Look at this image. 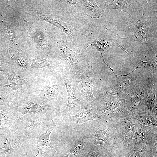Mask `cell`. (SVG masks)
<instances>
[{
	"label": "cell",
	"instance_id": "obj_20",
	"mask_svg": "<svg viewBox=\"0 0 157 157\" xmlns=\"http://www.w3.org/2000/svg\"><path fill=\"white\" fill-rule=\"evenodd\" d=\"M134 1L109 0L104 4V8L109 9H116L123 11L130 14V6Z\"/></svg>",
	"mask_w": 157,
	"mask_h": 157
},
{
	"label": "cell",
	"instance_id": "obj_17",
	"mask_svg": "<svg viewBox=\"0 0 157 157\" xmlns=\"http://www.w3.org/2000/svg\"><path fill=\"white\" fill-rule=\"evenodd\" d=\"M27 82L20 76L15 71L11 70L3 83V86H8L13 90H22L27 85Z\"/></svg>",
	"mask_w": 157,
	"mask_h": 157
},
{
	"label": "cell",
	"instance_id": "obj_13",
	"mask_svg": "<svg viewBox=\"0 0 157 157\" xmlns=\"http://www.w3.org/2000/svg\"><path fill=\"white\" fill-rule=\"evenodd\" d=\"M115 120L116 130L122 142L123 148L125 150H131L129 145L136 130V120L130 114Z\"/></svg>",
	"mask_w": 157,
	"mask_h": 157
},
{
	"label": "cell",
	"instance_id": "obj_19",
	"mask_svg": "<svg viewBox=\"0 0 157 157\" xmlns=\"http://www.w3.org/2000/svg\"><path fill=\"white\" fill-rule=\"evenodd\" d=\"M130 114L142 125L150 126H157V118L152 114L143 111L131 113Z\"/></svg>",
	"mask_w": 157,
	"mask_h": 157
},
{
	"label": "cell",
	"instance_id": "obj_1",
	"mask_svg": "<svg viewBox=\"0 0 157 157\" xmlns=\"http://www.w3.org/2000/svg\"><path fill=\"white\" fill-rule=\"evenodd\" d=\"M80 126L92 140L93 146L103 154L117 149L121 144L122 146L116 130L115 120H91Z\"/></svg>",
	"mask_w": 157,
	"mask_h": 157
},
{
	"label": "cell",
	"instance_id": "obj_6",
	"mask_svg": "<svg viewBox=\"0 0 157 157\" xmlns=\"http://www.w3.org/2000/svg\"><path fill=\"white\" fill-rule=\"evenodd\" d=\"M58 125L68 127L69 128L75 129L83 124L93 120L107 119L101 114L97 109L85 102L81 111L74 115L60 114L58 118Z\"/></svg>",
	"mask_w": 157,
	"mask_h": 157
},
{
	"label": "cell",
	"instance_id": "obj_10",
	"mask_svg": "<svg viewBox=\"0 0 157 157\" xmlns=\"http://www.w3.org/2000/svg\"><path fill=\"white\" fill-rule=\"evenodd\" d=\"M126 75H117L114 80L107 88L103 89L99 94L96 97L98 101L100 99L108 96H115L121 97L127 89L134 82L141 77L139 74L136 73L132 76H128L133 71Z\"/></svg>",
	"mask_w": 157,
	"mask_h": 157
},
{
	"label": "cell",
	"instance_id": "obj_14",
	"mask_svg": "<svg viewBox=\"0 0 157 157\" xmlns=\"http://www.w3.org/2000/svg\"><path fill=\"white\" fill-rule=\"evenodd\" d=\"M136 129L133 137V144L134 151H139L145 141L152 140L157 136L156 126H150L141 124L136 120Z\"/></svg>",
	"mask_w": 157,
	"mask_h": 157
},
{
	"label": "cell",
	"instance_id": "obj_27",
	"mask_svg": "<svg viewBox=\"0 0 157 157\" xmlns=\"http://www.w3.org/2000/svg\"><path fill=\"white\" fill-rule=\"evenodd\" d=\"M49 157H58L56 155V154L55 155H53L51 156H49Z\"/></svg>",
	"mask_w": 157,
	"mask_h": 157
},
{
	"label": "cell",
	"instance_id": "obj_8",
	"mask_svg": "<svg viewBox=\"0 0 157 157\" xmlns=\"http://www.w3.org/2000/svg\"><path fill=\"white\" fill-rule=\"evenodd\" d=\"M61 54L65 62L63 72L68 79L85 70L88 62L81 55L71 50L65 46H62Z\"/></svg>",
	"mask_w": 157,
	"mask_h": 157
},
{
	"label": "cell",
	"instance_id": "obj_26",
	"mask_svg": "<svg viewBox=\"0 0 157 157\" xmlns=\"http://www.w3.org/2000/svg\"><path fill=\"white\" fill-rule=\"evenodd\" d=\"M115 149H114L106 152L101 157H115Z\"/></svg>",
	"mask_w": 157,
	"mask_h": 157
},
{
	"label": "cell",
	"instance_id": "obj_7",
	"mask_svg": "<svg viewBox=\"0 0 157 157\" xmlns=\"http://www.w3.org/2000/svg\"><path fill=\"white\" fill-rule=\"evenodd\" d=\"M99 101L106 103L104 106H99L96 108L107 119L116 120L125 117L130 114L124 98L111 96Z\"/></svg>",
	"mask_w": 157,
	"mask_h": 157
},
{
	"label": "cell",
	"instance_id": "obj_29",
	"mask_svg": "<svg viewBox=\"0 0 157 157\" xmlns=\"http://www.w3.org/2000/svg\"><path fill=\"white\" fill-rule=\"evenodd\" d=\"M49 156H48V157H49Z\"/></svg>",
	"mask_w": 157,
	"mask_h": 157
},
{
	"label": "cell",
	"instance_id": "obj_24",
	"mask_svg": "<svg viewBox=\"0 0 157 157\" xmlns=\"http://www.w3.org/2000/svg\"><path fill=\"white\" fill-rule=\"evenodd\" d=\"M85 3H86V8L90 10L92 17H100L103 11L97 5L94 1H85Z\"/></svg>",
	"mask_w": 157,
	"mask_h": 157
},
{
	"label": "cell",
	"instance_id": "obj_28",
	"mask_svg": "<svg viewBox=\"0 0 157 157\" xmlns=\"http://www.w3.org/2000/svg\"><path fill=\"white\" fill-rule=\"evenodd\" d=\"M151 157H157V156H151Z\"/></svg>",
	"mask_w": 157,
	"mask_h": 157
},
{
	"label": "cell",
	"instance_id": "obj_23",
	"mask_svg": "<svg viewBox=\"0 0 157 157\" xmlns=\"http://www.w3.org/2000/svg\"><path fill=\"white\" fill-rule=\"evenodd\" d=\"M137 67L147 69L151 73V74L157 75V55L150 60L144 61L140 60L138 63Z\"/></svg>",
	"mask_w": 157,
	"mask_h": 157
},
{
	"label": "cell",
	"instance_id": "obj_11",
	"mask_svg": "<svg viewBox=\"0 0 157 157\" xmlns=\"http://www.w3.org/2000/svg\"><path fill=\"white\" fill-rule=\"evenodd\" d=\"M122 97L125 99L127 107L130 113L144 111L147 101L141 83H133L127 89Z\"/></svg>",
	"mask_w": 157,
	"mask_h": 157
},
{
	"label": "cell",
	"instance_id": "obj_12",
	"mask_svg": "<svg viewBox=\"0 0 157 157\" xmlns=\"http://www.w3.org/2000/svg\"><path fill=\"white\" fill-rule=\"evenodd\" d=\"M142 78L140 83L143 88L147 101L145 112L157 116V75Z\"/></svg>",
	"mask_w": 157,
	"mask_h": 157
},
{
	"label": "cell",
	"instance_id": "obj_9",
	"mask_svg": "<svg viewBox=\"0 0 157 157\" xmlns=\"http://www.w3.org/2000/svg\"><path fill=\"white\" fill-rule=\"evenodd\" d=\"M56 115L53 113H48L37 117H32L31 118H22L16 122L14 125L17 128L16 130L19 140H26L43 124L55 117Z\"/></svg>",
	"mask_w": 157,
	"mask_h": 157
},
{
	"label": "cell",
	"instance_id": "obj_21",
	"mask_svg": "<svg viewBox=\"0 0 157 157\" xmlns=\"http://www.w3.org/2000/svg\"><path fill=\"white\" fill-rule=\"evenodd\" d=\"M140 19L136 22L134 29L136 34H135L139 39L146 42L147 39V25L145 20L144 13Z\"/></svg>",
	"mask_w": 157,
	"mask_h": 157
},
{
	"label": "cell",
	"instance_id": "obj_22",
	"mask_svg": "<svg viewBox=\"0 0 157 157\" xmlns=\"http://www.w3.org/2000/svg\"><path fill=\"white\" fill-rule=\"evenodd\" d=\"M13 112L10 108L0 110V134H3L7 127L10 126L9 119Z\"/></svg>",
	"mask_w": 157,
	"mask_h": 157
},
{
	"label": "cell",
	"instance_id": "obj_15",
	"mask_svg": "<svg viewBox=\"0 0 157 157\" xmlns=\"http://www.w3.org/2000/svg\"><path fill=\"white\" fill-rule=\"evenodd\" d=\"M67 94V103L65 109L61 111L60 115L63 116L68 112L76 115L83 110L85 102L77 98L74 94L70 82L67 77L62 73Z\"/></svg>",
	"mask_w": 157,
	"mask_h": 157
},
{
	"label": "cell",
	"instance_id": "obj_4",
	"mask_svg": "<svg viewBox=\"0 0 157 157\" xmlns=\"http://www.w3.org/2000/svg\"><path fill=\"white\" fill-rule=\"evenodd\" d=\"M69 79L73 92L80 100L88 102L95 108L97 106L98 102L93 95L92 89L97 84L98 79L91 63L88 64L84 71Z\"/></svg>",
	"mask_w": 157,
	"mask_h": 157
},
{
	"label": "cell",
	"instance_id": "obj_16",
	"mask_svg": "<svg viewBox=\"0 0 157 157\" xmlns=\"http://www.w3.org/2000/svg\"><path fill=\"white\" fill-rule=\"evenodd\" d=\"M60 109L51 105H41L36 101L29 100L23 102L19 108L16 118V121L21 120L26 114H41L43 111L60 112Z\"/></svg>",
	"mask_w": 157,
	"mask_h": 157
},
{
	"label": "cell",
	"instance_id": "obj_5",
	"mask_svg": "<svg viewBox=\"0 0 157 157\" xmlns=\"http://www.w3.org/2000/svg\"><path fill=\"white\" fill-rule=\"evenodd\" d=\"M57 125L56 117L52 118L43 124L26 139L38 149L37 154L34 157H47L56 154L57 148L51 144L50 135Z\"/></svg>",
	"mask_w": 157,
	"mask_h": 157
},
{
	"label": "cell",
	"instance_id": "obj_3",
	"mask_svg": "<svg viewBox=\"0 0 157 157\" xmlns=\"http://www.w3.org/2000/svg\"><path fill=\"white\" fill-rule=\"evenodd\" d=\"M38 91V99L45 105L60 109L67 101V94L61 74L46 78Z\"/></svg>",
	"mask_w": 157,
	"mask_h": 157
},
{
	"label": "cell",
	"instance_id": "obj_18",
	"mask_svg": "<svg viewBox=\"0 0 157 157\" xmlns=\"http://www.w3.org/2000/svg\"><path fill=\"white\" fill-rule=\"evenodd\" d=\"M157 138L153 141L146 142L145 146L139 151H134L133 153L128 157H151L157 156Z\"/></svg>",
	"mask_w": 157,
	"mask_h": 157
},
{
	"label": "cell",
	"instance_id": "obj_25",
	"mask_svg": "<svg viewBox=\"0 0 157 157\" xmlns=\"http://www.w3.org/2000/svg\"><path fill=\"white\" fill-rule=\"evenodd\" d=\"M103 155L97 148L93 146L85 157H101Z\"/></svg>",
	"mask_w": 157,
	"mask_h": 157
},
{
	"label": "cell",
	"instance_id": "obj_2",
	"mask_svg": "<svg viewBox=\"0 0 157 157\" xmlns=\"http://www.w3.org/2000/svg\"><path fill=\"white\" fill-rule=\"evenodd\" d=\"M62 134L56 155L58 157H85L93 143L80 126L69 128Z\"/></svg>",
	"mask_w": 157,
	"mask_h": 157
}]
</instances>
